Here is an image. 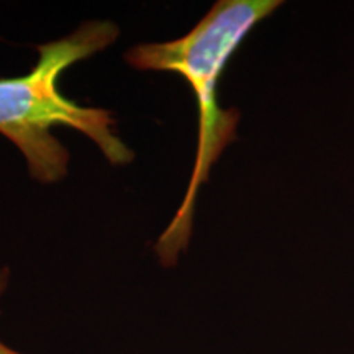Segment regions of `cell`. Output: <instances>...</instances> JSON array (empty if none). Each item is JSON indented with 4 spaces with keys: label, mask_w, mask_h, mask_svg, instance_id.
<instances>
[{
    "label": "cell",
    "mask_w": 354,
    "mask_h": 354,
    "mask_svg": "<svg viewBox=\"0 0 354 354\" xmlns=\"http://www.w3.org/2000/svg\"><path fill=\"white\" fill-rule=\"evenodd\" d=\"M282 6L281 0H218L184 37L166 43L136 44L125 53L128 66L183 76L198 109L197 153L185 196L174 218L158 238L159 263L172 268L192 234L197 194L209 180L212 166L236 140L240 112L218 105V84L228 61L259 21Z\"/></svg>",
    "instance_id": "cell-1"
},
{
    "label": "cell",
    "mask_w": 354,
    "mask_h": 354,
    "mask_svg": "<svg viewBox=\"0 0 354 354\" xmlns=\"http://www.w3.org/2000/svg\"><path fill=\"white\" fill-rule=\"evenodd\" d=\"M117 38L118 26L112 21H86L68 37L39 44L38 63L25 76L0 77V135L24 154L32 179L53 184L68 174L69 151L51 133L55 127L86 135L110 165L127 166L135 159L118 138L109 110L86 107L59 91L66 69L107 50Z\"/></svg>",
    "instance_id": "cell-2"
},
{
    "label": "cell",
    "mask_w": 354,
    "mask_h": 354,
    "mask_svg": "<svg viewBox=\"0 0 354 354\" xmlns=\"http://www.w3.org/2000/svg\"><path fill=\"white\" fill-rule=\"evenodd\" d=\"M8 282H10V268L3 266V268H0V299H2V295L6 294ZM0 354H24V353L15 351L13 348L7 346V344L0 342Z\"/></svg>",
    "instance_id": "cell-3"
}]
</instances>
